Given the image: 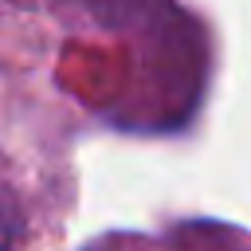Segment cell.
Instances as JSON below:
<instances>
[{
    "mask_svg": "<svg viewBox=\"0 0 251 251\" xmlns=\"http://www.w3.org/2000/svg\"><path fill=\"white\" fill-rule=\"evenodd\" d=\"M20 208L12 200V192L0 184V251H20Z\"/></svg>",
    "mask_w": 251,
    "mask_h": 251,
    "instance_id": "cell-1",
    "label": "cell"
}]
</instances>
